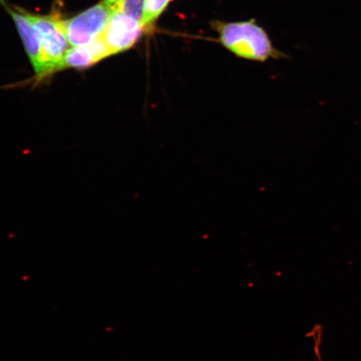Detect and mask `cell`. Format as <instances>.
Wrapping results in <instances>:
<instances>
[{
    "label": "cell",
    "mask_w": 361,
    "mask_h": 361,
    "mask_svg": "<svg viewBox=\"0 0 361 361\" xmlns=\"http://www.w3.org/2000/svg\"><path fill=\"white\" fill-rule=\"evenodd\" d=\"M97 59L90 45L85 44L81 47H75L67 51L61 62L60 70L64 68H84L90 67L97 63Z\"/></svg>",
    "instance_id": "8992f818"
},
{
    "label": "cell",
    "mask_w": 361,
    "mask_h": 361,
    "mask_svg": "<svg viewBox=\"0 0 361 361\" xmlns=\"http://www.w3.org/2000/svg\"><path fill=\"white\" fill-rule=\"evenodd\" d=\"M119 0H104V3L106 4L108 6H110L112 10V7L115 6V4L118 2Z\"/></svg>",
    "instance_id": "9c48e42d"
},
{
    "label": "cell",
    "mask_w": 361,
    "mask_h": 361,
    "mask_svg": "<svg viewBox=\"0 0 361 361\" xmlns=\"http://www.w3.org/2000/svg\"><path fill=\"white\" fill-rule=\"evenodd\" d=\"M171 0H144L142 25L144 31H151L153 25Z\"/></svg>",
    "instance_id": "52a82bcc"
},
{
    "label": "cell",
    "mask_w": 361,
    "mask_h": 361,
    "mask_svg": "<svg viewBox=\"0 0 361 361\" xmlns=\"http://www.w3.org/2000/svg\"><path fill=\"white\" fill-rule=\"evenodd\" d=\"M142 22L121 12H113L106 29L102 34L112 55L128 51L141 37Z\"/></svg>",
    "instance_id": "277c9868"
},
{
    "label": "cell",
    "mask_w": 361,
    "mask_h": 361,
    "mask_svg": "<svg viewBox=\"0 0 361 361\" xmlns=\"http://www.w3.org/2000/svg\"><path fill=\"white\" fill-rule=\"evenodd\" d=\"M4 8H6L15 21L18 30H19L23 43H24L26 52L34 66L36 75L39 79L45 78V68L44 65L42 49L37 36H36L32 25L25 12L21 13L12 10V8L4 2L0 0Z\"/></svg>",
    "instance_id": "5b68a950"
},
{
    "label": "cell",
    "mask_w": 361,
    "mask_h": 361,
    "mask_svg": "<svg viewBox=\"0 0 361 361\" xmlns=\"http://www.w3.org/2000/svg\"><path fill=\"white\" fill-rule=\"evenodd\" d=\"M213 27L219 35L221 44L238 57L260 62L283 57V54L274 48L267 33L254 20L235 23L215 21Z\"/></svg>",
    "instance_id": "6da1fadb"
},
{
    "label": "cell",
    "mask_w": 361,
    "mask_h": 361,
    "mask_svg": "<svg viewBox=\"0 0 361 361\" xmlns=\"http://www.w3.org/2000/svg\"><path fill=\"white\" fill-rule=\"evenodd\" d=\"M143 7L144 0H119L112 7V11L124 13L142 22Z\"/></svg>",
    "instance_id": "ba28073f"
},
{
    "label": "cell",
    "mask_w": 361,
    "mask_h": 361,
    "mask_svg": "<svg viewBox=\"0 0 361 361\" xmlns=\"http://www.w3.org/2000/svg\"><path fill=\"white\" fill-rule=\"evenodd\" d=\"M112 13L111 8L102 2L70 20H65L68 42L71 47L88 44L103 34Z\"/></svg>",
    "instance_id": "3957f363"
},
{
    "label": "cell",
    "mask_w": 361,
    "mask_h": 361,
    "mask_svg": "<svg viewBox=\"0 0 361 361\" xmlns=\"http://www.w3.org/2000/svg\"><path fill=\"white\" fill-rule=\"evenodd\" d=\"M25 15L33 26L42 49L45 76L60 71L61 62L67 52L68 38L66 22L51 16Z\"/></svg>",
    "instance_id": "7a4b0ae2"
}]
</instances>
